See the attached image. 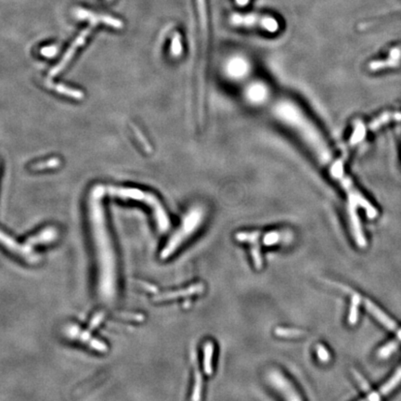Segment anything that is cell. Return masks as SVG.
<instances>
[{
    "label": "cell",
    "instance_id": "1",
    "mask_svg": "<svg viewBox=\"0 0 401 401\" xmlns=\"http://www.w3.org/2000/svg\"><path fill=\"white\" fill-rule=\"evenodd\" d=\"M271 111L274 116L285 124L303 140L321 166H324L332 178L341 185L348 193L349 203L361 206L365 209L369 219H375L377 215L375 206L355 187L353 182L344 170L341 162L332 155L326 140L302 109L289 100L281 99L273 104Z\"/></svg>",
    "mask_w": 401,
    "mask_h": 401
},
{
    "label": "cell",
    "instance_id": "2",
    "mask_svg": "<svg viewBox=\"0 0 401 401\" xmlns=\"http://www.w3.org/2000/svg\"><path fill=\"white\" fill-rule=\"evenodd\" d=\"M104 187L96 185L87 199V219L97 267V294L105 305L117 297V258L102 204Z\"/></svg>",
    "mask_w": 401,
    "mask_h": 401
},
{
    "label": "cell",
    "instance_id": "3",
    "mask_svg": "<svg viewBox=\"0 0 401 401\" xmlns=\"http://www.w3.org/2000/svg\"><path fill=\"white\" fill-rule=\"evenodd\" d=\"M109 193L112 196L124 200H135L144 203L151 209L155 217L156 226L161 232H166L169 229V218L166 213V209L161 203L160 200L155 194L149 192H144L136 188L110 187L108 189Z\"/></svg>",
    "mask_w": 401,
    "mask_h": 401
},
{
    "label": "cell",
    "instance_id": "4",
    "mask_svg": "<svg viewBox=\"0 0 401 401\" xmlns=\"http://www.w3.org/2000/svg\"><path fill=\"white\" fill-rule=\"evenodd\" d=\"M203 219V210L199 207L193 208L183 218L180 227L170 237L165 248L161 252V258L166 259L177 251L182 243L198 230Z\"/></svg>",
    "mask_w": 401,
    "mask_h": 401
},
{
    "label": "cell",
    "instance_id": "5",
    "mask_svg": "<svg viewBox=\"0 0 401 401\" xmlns=\"http://www.w3.org/2000/svg\"><path fill=\"white\" fill-rule=\"evenodd\" d=\"M198 11L199 25L201 33V53L202 57L199 65V95L204 96V69L206 65V49L208 44V16L205 0H196Z\"/></svg>",
    "mask_w": 401,
    "mask_h": 401
},
{
    "label": "cell",
    "instance_id": "6",
    "mask_svg": "<svg viewBox=\"0 0 401 401\" xmlns=\"http://www.w3.org/2000/svg\"><path fill=\"white\" fill-rule=\"evenodd\" d=\"M230 21L234 26L258 28L268 33H276L280 28V23L276 18L257 13H235L230 17Z\"/></svg>",
    "mask_w": 401,
    "mask_h": 401
},
{
    "label": "cell",
    "instance_id": "7",
    "mask_svg": "<svg viewBox=\"0 0 401 401\" xmlns=\"http://www.w3.org/2000/svg\"><path fill=\"white\" fill-rule=\"evenodd\" d=\"M0 245L10 252L13 256L22 259L29 264H37L39 262L40 257L34 250V246L29 242L19 243L11 236L0 230Z\"/></svg>",
    "mask_w": 401,
    "mask_h": 401
},
{
    "label": "cell",
    "instance_id": "8",
    "mask_svg": "<svg viewBox=\"0 0 401 401\" xmlns=\"http://www.w3.org/2000/svg\"><path fill=\"white\" fill-rule=\"evenodd\" d=\"M64 333L66 337L72 340H75L84 344L86 347L95 350L99 353L108 352L107 345L105 343L100 341L95 337L92 336L89 330H83L75 324H68L64 328Z\"/></svg>",
    "mask_w": 401,
    "mask_h": 401
},
{
    "label": "cell",
    "instance_id": "9",
    "mask_svg": "<svg viewBox=\"0 0 401 401\" xmlns=\"http://www.w3.org/2000/svg\"><path fill=\"white\" fill-rule=\"evenodd\" d=\"M94 26V25H92ZM92 26L86 27V29H84L82 32L79 34V36L75 38V41L72 43L70 46L69 48L67 49V51L65 52L64 57L59 60L57 65L54 66L52 69L49 71L48 73V76L49 77H54L57 75H59L60 72H63L65 70V67L69 65L70 61L73 59V57L75 56L76 53L77 49L82 47L85 42H86V38L89 36V34L92 30Z\"/></svg>",
    "mask_w": 401,
    "mask_h": 401
},
{
    "label": "cell",
    "instance_id": "10",
    "mask_svg": "<svg viewBox=\"0 0 401 401\" xmlns=\"http://www.w3.org/2000/svg\"><path fill=\"white\" fill-rule=\"evenodd\" d=\"M267 380L269 384L272 385L273 387L281 393L282 396H284L286 399L291 400H301V396H299L297 391L295 390L294 385L289 380L287 379L283 374H281L279 371H272L268 374Z\"/></svg>",
    "mask_w": 401,
    "mask_h": 401
},
{
    "label": "cell",
    "instance_id": "11",
    "mask_svg": "<svg viewBox=\"0 0 401 401\" xmlns=\"http://www.w3.org/2000/svg\"><path fill=\"white\" fill-rule=\"evenodd\" d=\"M261 235L259 231H245L236 234V240L241 242H248L251 244V255L255 267L260 270L263 267L261 248L258 243V239Z\"/></svg>",
    "mask_w": 401,
    "mask_h": 401
},
{
    "label": "cell",
    "instance_id": "12",
    "mask_svg": "<svg viewBox=\"0 0 401 401\" xmlns=\"http://www.w3.org/2000/svg\"><path fill=\"white\" fill-rule=\"evenodd\" d=\"M75 16L80 20H86L89 21L92 25H96L98 23H103L108 26L113 27L115 29H121L123 28L124 24L122 21L118 20L116 18L108 15H102V14H96L92 11H86L84 9H77L75 11Z\"/></svg>",
    "mask_w": 401,
    "mask_h": 401
},
{
    "label": "cell",
    "instance_id": "13",
    "mask_svg": "<svg viewBox=\"0 0 401 401\" xmlns=\"http://www.w3.org/2000/svg\"><path fill=\"white\" fill-rule=\"evenodd\" d=\"M365 306L369 313L374 316L382 325H384L387 330H389L391 332H395L401 341V328L397 326V324L395 321L386 315L384 311L380 310L375 303H373L369 300H365Z\"/></svg>",
    "mask_w": 401,
    "mask_h": 401
},
{
    "label": "cell",
    "instance_id": "14",
    "mask_svg": "<svg viewBox=\"0 0 401 401\" xmlns=\"http://www.w3.org/2000/svg\"><path fill=\"white\" fill-rule=\"evenodd\" d=\"M204 289V285L203 284H193L189 286L188 288L184 289L173 291V292H167L164 294H158L153 297V301L156 302H163V301H169V300H175L182 297H188L193 294H200Z\"/></svg>",
    "mask_w": 401,
    "mask_h": 401
},
{
    "label": "cell",
    "instance_id": "15",
    "mask_svg": "<svg viewBox=\"0 0 401 401\" xmlns=\"http://www.w3.org/2000/svg\"><path fill=\"white\" fill-rule=\"evenodd\" d=\"M356 207H357L356 205L349 203V208H348L349 220H350L352 233H353L356 242L358 243V245L360 248H364L367 245V241H366V238H365L363 231H362V228H361V224H360V221H359L358 214H357Z\"/></svg>",
    "mask_w": 401,
    "mask_h": 401
},
{
    "label": "cell",
    "instance_id": "16",
    "mask_svg": "<svg viewBox=\"0 0 401 401\" xmlns=\"http://www.w3.org/2000/svg\"><path fill=\"white\" fill-rule=\"evenodd\" d=\"M57 238H58L57 229L52 226H48L44 228L43 230H40L38 233H36L35 235L28 238L27 241L35 247L40 244H49L56 241Z\"/></svg>",
    "mask_w": 401,
    "mask_h": 401
},
{
    "label": "cell",
    "instance_id": "17",
    "mask_svg": "<svg viewBox=\"0 0 401 401\" xmlns=\"http://www.w3.org/2000/svg\"><path fill=\"white\" fill-rule=\"evenodd\" d=\"M401 382V366L396 369V373L394 375L391 377L389 381L387 383H385V385H383L378 392L375 393H369V396L367 397V399L369 400L375 401L379 400L381 397L383 396H386L387 394H389L391 391L395 389L397 385Z\"/></svg>",
    "mask_w": 401,
    "mask_h": 401
},
{
    "label": "cell",
    "instance_id": "18",
    "mask_svg": "<svg viewBox=\"0 0 401 401\" xmlns=\"http://www.w3.org/2000/svg\"><path fill=\"white\" fill-rule=\"evenodd\" d=\"M46 86H48V88H50L51 90L55 91V92L59 93L60 95L69 97V98H72L74 100H77V101L83 100L84 97H85V94H84L83 91L65 86V85H63V84H56V83H54L53 81H46Z\"/></svg>",
    "mask_w": 401,
    "mask_h": 401
},
{
    "label": "cell",
    "instance_id": "19",
    "mask_svg": "<svg viewBox=\"0 0 401 401\" xmlns=\"http://www.w3.org/2000/svg\"><path fill=\"white\" fill-rule=\"evenodd\" d=\"M192 358H193V363H194L193 365H194V378H195L192 399L193 400H200L202 397V390H203V377H202V374L199 369L197 356H196L195 351H193L192 354Z\"/></svg>",
    "mask_w": 401,
    "mask_h": 401
},
{
    "label": "cell",
    "instance_id": "20",
    "mask_svg": "<svg viewBox=\"0 0 401 401\" xmlns=\"http://www.w3.org/2000/svg\"><path fill=\"white\" fill-rule=\"evenodd\" d=\"M214 344L210 341L205 343L203 347V369L206 375L213 374V355H214Z\"/></svg>",
    "mask_w": 401,
    "mask_h": 401
},
{
    "label": "cell",
    "instance_id": "21",
    "mask_svg": "<svg viewBox=\"0 0 401 401\" xmlns=\"http://www.w3.org/2000/svg\"><path fill=\"white\" fill-rule=\"evenodd\" d=\"M61 164V161L57 157L50 158L48 160L41 161L38 163H34L30 166V169L33 171H40V170H46V169H53L59 167Z\"/></svg>",
    "mask_w": 401,
    "mask_h": 401
},
{
    "label": "cell",
    "instance_id": "22",
    "mask_svg": "<svg viewBox=\"0 0 401 401\" xmlns=\"http://www.w3.org/2000/svg\"><path fill=\"white\" fill-rule=\"evenodd\" d=\"M360 301H361V297L358 294H354L352 300H351L349 315H348V323H350L351 325H355L358 321V309H359V305H360Z\"/></svg>",
    "mask_w": 401,
    "mask_h": 401
},
{
    "label": "cell",
    "instance_id": "23",
    "mask_svg": "<svg viewBox=\"0 0 401 401\" xmlns=\"http://www.w3.org/2000/svg\"><path fill=\"white\" fill-rule=\"evenodd\" d=\"M275 334L279 337L284 338H299L305 336V332L298 329H289V328H277L275 330Z\"/></svg>",
    "mask_w": 401,
    "mask_h": 401
},
{
    "label": "cell",
    "instance_id": "24",
    "mask_svg": "<svg viewBox=\"0 0 401 401\" xmlns=\"http://www.w3.org/2000/svg\"><path fill=\"white\" fill-rule=\"evenodd\" d=\"M398 346H399V342H397V341H391L388 344H386L385 347L381 348L378 352L380 358H386L390 357L391 355L398 348Z\"/></svg>",
    "mask_w": 401,
    "mask_h": 401
},
{
    "label": "cell",
    "instance_id": "25",
    "mask_svg": "<svg viewBox=\"0 0 401 401\" xmlns=\"http://www.w3.org/2000/svg\"><path fill=\"white\" fill-rule=\"evenodd\" d=\"M282 240V233L279 231H270L267 233L264 239H263V242L266 246H272L276 243L280 242Z\"/></svg>",
    "mask_w": 401,
    "mask_h": 401
},
{
    "label": "cell",
    "instance_id": "26",
    "mask_svg": "<svg viewBox=\"0 0 401 401\" xmlns=\"http://www.w3.org/2000/svg\"><path fill=\"white\" fill-rule=\"evenodd\" d=\"M316 351H317V355L319 359L322 361V362H328L331 358L329 351L327 350L326 348H324L321 345H318L316 348Z\"/></svg>",
    "mask_w": 401,
    "mask_h": 401
},
{
    "label": "cell",
    "instance_id": "27",
    "mask_svg": "<svg viewBox=\"0 0 401 401\" xmlns=\"http://www.w3.org/2000/svg\"><path fill=\"white\" fill-rule=\"evenodd\" d=\"M132 129H133L134 133L136 135L137 139H138V140L140 142V144L143 146V148H144L145 150H147V151H150V144L147 142V140H146V139L143 137L142 133L140 132V130H139L136 126H132Z\"/></svg>",
    "mask_w": 401,
    "mask_h": 401
},
{
    "label": "cell",
    "instance_id": "28",
    "mask_svg": "<svg viewBox=\"0 0 401 401\" xmlns=\"http://www.w3.org/2000/svg\"><path fill=\"white\" fill-rule=\"evenodd\" d=\"M58 52V47L57 46H49V47H45L40 49V54L47 57V58H51L54 57Z\"/></svg>",
    "mask_w": 401,
    "mask_h": 401
},
{
    "label": "cell",
    "instance_id": "29",
    "mask_svg": "<svg viewBox=\"0 0 401 401\" xmlns=\"http://www.w3.org/2000/svg\"><path fill=\"white\" fill-rule=\"evenodd\" d=\"M171 49L172 53L174 55H177L181 52V42H180V37L178 35H176L173 38Z\"/></svg>",
    "mask_w": 401,
    "mask_h": 401
},
{
    "label": "cell",
    "instance_id": "30",
    "mask_svg": "<svg viewBox=\"0 0 401 401\" xmlns=\"http://www.w3.org/2000/svg\"><path fill=\"white\" fill-rule=\"evenodd\" d=\"M353 375L356 380H357L358 385L361 386V388H362L365 392H369V384L367 383V381L364 379L363 377L359 375L357 371H353Z\"/></svg>",
    "mask_w": 401,
    "mask_h": 401
},
{
    "label": "cell",
    "instance_id": "31",
    "mask_svg": "<svg viewBox=\"0 0 401 401\" xmlns=\"http://www.w3.org/2000/svg\"><path fill=\"white\" fill-rule=\"evenodd\" d=\"M104 319V313L103 312H99L97 313V315L92 319L89 325V330H93L96 327L99 326V324L102 322V320Z\"/></svg>",
    "mask_w": 401,
    "mask_h": 401
},
{
    "label": "cell",
    "instance_id": "32",
    "mask_svg": "<svg viewBox=\"0 0 401 401\" xmlns=\"http://www.w3.org/2000/svg\"><path fill=\"white\" fill-rule=\"evenodd\" d=\"M237 2H239V3H242V4H244L247 2V0H237Z\"/></svg>",
    "mask_w": 401,
    "mask_h": 401
}]
</instances>
